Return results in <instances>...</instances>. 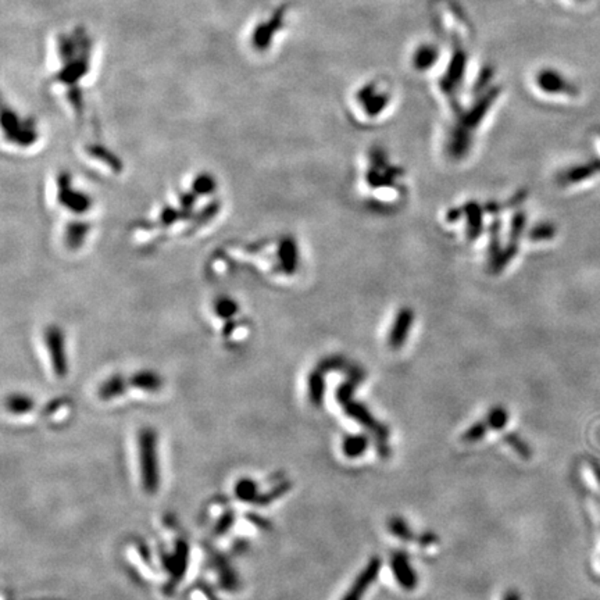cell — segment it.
Segmentation results:
<instances>
[{"label": "cell", "instance_id": "1", "mask_svg": "<svg viewBox=\"0 0 600 600\" xmlns=\"http://www.w3.org/2000/svg\"><path fill=\"white\" fill-rule=\"evenodd\" d=\"M100 57V43L85 25L56 31L48 45L49 83L59 90L76 116L83 110V88Z\"/></svg>", "mask_w": 600, "mask_h": 600}, {"label": "cell", "instance_id": "2", "mask_svg": "<svg viewBox=\"0 0 600 600\" xmlns=\"http://www.w3.org/2000/svg\"><path fill=\"white\" fill-rule=\"evenodd\" d=\"M291 10L277 7L268 14L257 18L247 31V46L253 55L264 56L275 49L282 34L288 29Z\"/></svg>", "mask_w": 600, "mask_h": 600}, {"label": "cell", "instance_id": "3", "mask_svg": "<svg viewBox=\"0 0 600 600\" xmlns=\"http://www.w3.org/2000/svg\"><path fill=\"white\" fill-rule=\"evenodd\" d=\"M138 471L142 489L148 495H156L161 485L158 437L151 428H142L137 439Z\"/></svg>", "mask_w": 600, "mask_h": 600}, {"label": "cell", "instance_id": "4", "mask_svg": "<svg viewBox=\"0 0 600 600\" xmlns=\"http://www.w3.org/2000/svg\"><path fill=\"white\" fill-rule=\"evenodd\" d=\"M3 135L15 146H31L38 138L35 121L20 116L14 109H4L1 114Z\"/></svg>", "mask_w": 600, "mask_h": 600}, {"label": "cell", "instance_id": "5", "mask_svg": "<svg viewBox=\"0 0 600 600\" xmlns=\"http://www.w3.org/2000/svg\"><path fill=\"white\" fill-rule=\"evenodd\" d=\"M43 345L46 346L50 369L59 378L69 374V360L66 353L64 332L57 325H49L43 331Z\"/></svg>", "mask_w": 600, "mask_h": 600}, {"label": "cell", "instance_id": "6", "mask_svg": "<svg viewBox=\"0 0 600 600\" xmlns=\"http://www.w3.org/2000/svg\"><path fill=\"white\" fill-rule=\"evenodd\" d=\"M57 202L74 214L86 213L90 209V198L82 192H75L71 188V179L69 172H63L57 177Z\"/></svg>", "mask_w": 600, "mask_h": 600}, {"label": "cell", "instance_id": "7", "mask_svg": "<svg viewBox=\"0 0 600 600\" xmlns=\"http://www.w3.org/2000/svg\"><path fill=\"white\" fill-rule=\"evenodd\" d=\"M339 403L343 406L345 413H346L348 416H350L352 418L357 420L362 425H364L366 428H369V430H371V431L374 432L375 435H376V437L379 438V441H381V446H379V448H383V446H385V439H386V437H388V431H386V428H385V427L379 425V424L375 421L374 418H373V416L369 413V410H367L366 407H363V406H362V404H359V403H353V402H350V397H348V399H342V400H339Z\"/></svg>", "mask_w": 600, "mask_h": 600}, {"label": "cell", "instance_id": "8", "mask_svg": "<svg viewBox=\"0 0 600 600\" xmlns=\"http://www.w3.org/2000/svg\"><path fill=\"white\" fill-rule=\"evenodd\" d=\"M390 566H392V573L396 581L399 582V585L406 591H414V588L418 584V577L414 568L411 567L406 553L404 552L393 553L390 559Z\"/></svg>", "mask_w": 600, "mask_h": 600}, {"label": "cell", "instance_id": "9", "mask_svg": "<svg viewBox=\"0 0 600 600\" xmlns=\"http://www.w3.org/2000/svg\"><path fill=\"white\" fill-rule=\"evenodd\" d=\"M382 561L379 557H373L366 568L360 573V575L356 578L355 584L349 589V592L343 596L342 600H362L366 591L370 588V585L376 580V575L381 571Z\"/></svg>", "mask_w": 600, "mask_h": 600}, {"label": "cell", "instance_id": "10", "mask_svg": "<svg viewBox=\"0 0 600 600\" xmlns=\"http://www.w3.org/2000/svg\"><path fill=\"white\" fill-rule=\"evenodd\" d=\"M130 385L146 393H156L161 389L163 379L160 375L151 370H142L131 376Z\"/></svg>", "mask_w": 600, "mask_h": 600}, {"label": "cell", "instance_id": "11", "mask_svg": "<svg viewBox=\"0 0 600 600\" xmlns=\"http://www.w3.org/2000/svg\"><path fill=\"white\" fill-rule=\"evenodd\" d=\"M127 388H128V383H127L124 376L113 375L99 386L97 393H99V397L102 400H110V399H116V397L124 395Z\"/></svg>", "mask_w": 600, "mask_h": 600}, {"label": "cell", "instance_id": "12", "mask_svg": "<svg viewBox=\"0 0 600 600\" xmlns=\"http://www.w3.org/2000/svg\"><path fill=\"white\" fill-rule=\"evenodd\" d=\"M439 56V50L434 43L420 45L413 53V64L418 70L430 69L431 64H435Z\"/></svg>", "mask_w": 600, "mask_h": 600}, {"label": "cell", "instance_id": "13", "mask_svg": "<svg viewBox=\"0 0 600 600\" xmlns=\"http://www.w3.org/2000/svg\"><path fill=\"white\" fill-rule=\"evenodd\" d=\"M88 232H89V225L85 224V223L78 221V223L67 225L66 231H64L66 246L71 250H78L83 245V242L88 236Z\"/></svg>", "mask_w": 600, "mask_h": 600}, {"label": "cell", "instance_id": "14", "mask_svg": "<svg viewBox=\"0 0 600 600\" xmlns=\"http://www.w3.org/2000/svg\"><path fill=\"white\" fill-rule=\"evenodd\" d=\"M298 250L296 243L294 239L287 238L280 243V260L284 270L289 274H292L296 270V261H298Z\"/></svg>", "mask_w": 600, "mask_h": 600}, {"label": "cell", "instance_id": "15", "mask_svg": "<svg viewBox=\"0 0 600 600\" xmlns=\"http://www.w3.org/2000/svg\"><path fill=\"white\" fill-rule=\"evenodd\" d=\"M538 85L547 92H561L566 90L563 88L568 86V82L563 79V76L553 70H543L538 74Z\"/></svg>", "mask_w": 600, "mask_h": 600}, {"label": "cell", "instance_id": "16", "mask_svg": "<svg viewBox=\"0 0 600 600\" xmlns=\"http://www.w3.org/2000/svg\"><path fill=\"white\" fill-rule=\"evenodd\" d=\"M369 448V438L366 435H350L342 442V450L346 457L357 458Z\"/></svg>", "mask_w": 600, "mask_h": 600}, {"label": "cell", "instance_id": "17", "mask_svg": "<svg viewBox=\"0 0 600 600\" xmlns=\"http://www.w3.org/2000/svg\"><path fill=\"white\" fill-rule=\"evenodd\" d=\"M213 313L217 318L223 321H231L239 313V304L232 298L220 296L213 304Z\"/></svg>", "mask_w": 600, "mask_h": 600}, {"label": "cell", "instance_id": "18", "mask_svg": "<svg viewBox=\"0 0 600 600\" xmlns=\"http://www.w3.org/2000/svg\"><path fill=\"white\" fill-rule=\"evenodd\" d=\"M322 396H324V378H322V374L320 371L313 373V374H310V378H308L310 402L315 406H320L322 403Z\"/></svg>", "mask_w": 600, "mask_h": 600}, {"label": "cell", "instance_id": "19", "mask_svg": "<svg viewBox=\"0 0 600 600\" xmlns=\"http://www.w3.org/2000/svg\"><path fill=\"white\" fill-rule=\"evenodd\" d=\"M192 191L200 196L213 195L216 191V179L209 174H199L192 181Z\"/></svg>", "mask_w": 600, "mask_h": 600}, {"label": "cell", "instance_id": "20", "mask_svg": "<svg viewBox=\"0 0 600 600\" xmlns=\"http://www.w3.org/2000/svg\"><path fill=\"white\" fill-rule=\"evenodd\" d=\"M34 407V400L25 395H13L7 400V409L14 414H25Z\"/></svg>", "mask_w": 600, "mask_h": 600}, {"label": "cell", "instance_id": "21", "mask_svg": "<svg viewBox=\"0 0 600 600\" xmlns=\"http://www.w3.org/2000/svg\"><path fill=\"white\" fill-rule=\"evenodd\" d=\"M388 528L392 532V535H395L396 538H399L402 540H411L414 538L411 528L400 517L390 519L388 521Z\"/></svg>", "mask_w": 600, "mask_h": 600}, {"label": "cell", "instance_id": "22", "mask_svg": "<svg viewBox=\"0 0 600 600\" xmlns=\"http://www.w3.org/2000/svg\"><path fill=\"white\" fill-rule=\"evenodd\" d=\"M509 416L503 407H493L486 417V423L492 430H503L507 424Z\"/></svg>", "mask_w": 600, "mask_h": 600}, {"label": "cell", "instance_id": "23", "mask_svg": "<svg viewBox=\"0 0 600 600\" xmlns=\"http://www.w3.org/2000/svg\"><path fill=\"white\" fill-rule=\"evenodd\" d=\"M488 428H489V425H488V423H486V421L477 423V424H474L472 427H470V430H467V431L464 432V435H463V441H464V442H467V444L478 442V441H481V439L486 435Z\"/></svg>", "mask_w": 600, "mask_h": 600}, {"label": "cell", "instance_id": "24", "mask_svg": "<svg viewBox=\"0 0 600 600\" xmlns=\"http://www.w3.org/2000/svg\"><path fill=\"white\" fill-rule=\"evenodd\" d=\"M505 441L521 458L526 460V458L531 457V449L528 448V445L525 444L524 441L519 435H516V434H507L505 437Z\"/></svg>", "mask_w": 600, "mask_h": 600}, {"label": "cell", "instance_id": "25", "mask_svg": "<svg viewBox=\"0 0 600 600\" xmlns=\"http://www.w3.org/2000/svg\"><path fill=\"white\" fill-rule=\"evenodd\" d=\"M438 540V536L435 535V533H432V532H425V533H423V536L420 538V546H431V545H434L435 542Z\"/></svg>", "mask_w": 600, "mask_h": 600}, {"label": "cell", "instance_id": "26", "mask_svg": "<svg viewBox=\"0 0 600 600\" xmlns=\"http://www.w3.org/2000/svg\"><path fill=\"white\" fill-rule=\"evenodd\" d=\"M503 600H521V598H520V594L517 591H509L505 595V599Z\"/></svg>", "mask_w": 600, "mask_h": 600}, {"label": "cell", "instance_id": "27", "mask_svg": "<svg viewBox=\"0 0 600 600\" xmlns=\"http://www.w3.org/2000/svg\"><path fill=\"white\" fill-rule=\"evenodd\" d=\"M574 1H580V0H574Z\"/></svg>", "mask_w": 600, "mask_h": 600}]
</instances>
